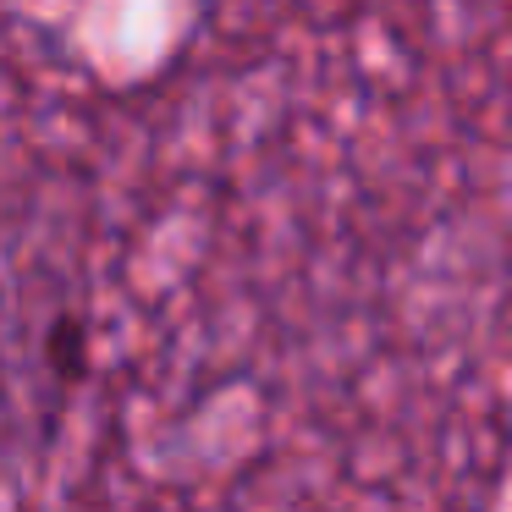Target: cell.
Wrapping results in <instances>:
<instances>
[{
  "instance_id": "1",
  "label": "cell",
  "mask_w": 512,
  "mask_h": 512,
  "mask_svg": "<svg viewBox=\"0 0 512 512\" xmlns=\"http://www.w3.org/2000/svg\"><path fill=\"white\" fill-rule=\"evenodd\" d=\"M0 419H6V347H0Z\"/></svg>"
}]
</instances>
